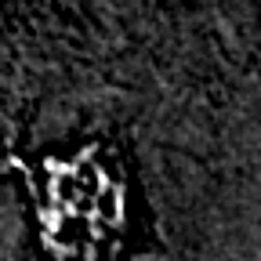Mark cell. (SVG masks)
<instances>
[{
    "mask_svg": "<svg viewBox=\"0 0 261 261\" xmlns=\"http://www.w3.org/2000/svg\"><path fill=\"white\" fill-rule=\"evenodd\" d=\"M127 214V174L109 149L87 145L40 171L37 232L51 261H109Z\"/></svg>",
    "mask_w": 261,
    "mask_h": 261,
    "instance_id": "1",
    "label": "cell"
},
{
    "mask_svg": "<svg viewBox=\"0 0 261 261\" xmlns=\"http://www.w3.org/2000/svg\"><path fill=\"white\" fill-rule=\"evenodd\" d=\"M8 145H11V116H8L4 109H0V163H4Z\"/></svg>",
    "mask_w": 261,
    "mask_h": 261,
    "instance_id": "2",
    "label": "cell"
}]
</instances>
